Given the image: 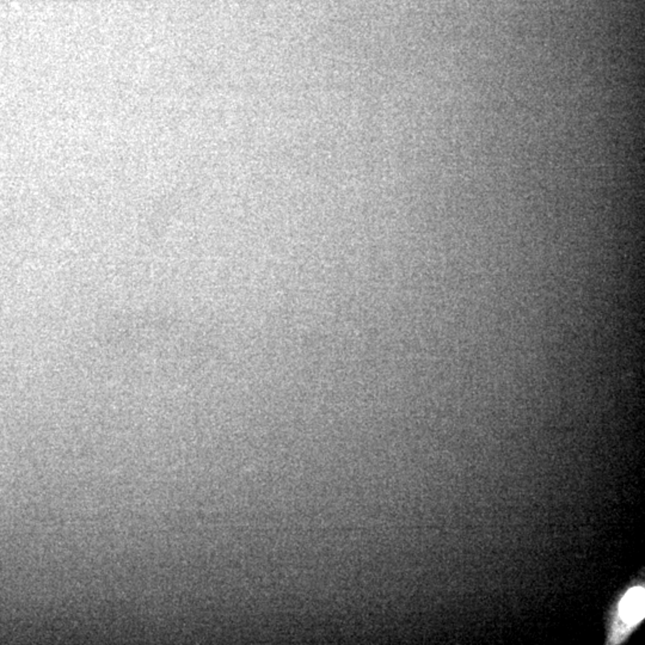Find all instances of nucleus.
<instances>
[{
  "mask_svg": "<svg viewBox=\"0 0 645 645\" xmlns=\"http://www.w3.org/2000/svg\"><path fill=\"white\" fill-rule=\"evenodd\" d=\"M620 616L627 624H637L644 616V589L630 590L620 604Z\"/></svg>",
  "mask_w": 645,
  "mask_h": 645,
  "instance_id": "nucleus-1",
  "label": "nucleus"
}]
</instances>
